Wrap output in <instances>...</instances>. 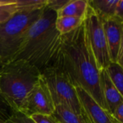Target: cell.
I'll return each instance as SVG.
<instances>
[{
    "label": "cell",
    "instance_id": "6da1fadb",
    "mask_svg": "<svg viewBox=\"0 0 123 123\" xmlns=\"http://www.w3.org/2000/svg\"><path fill=\"white\" fill-rule=\"evenodd\" d=\"M60 62L73 85L82 88L107 111L101 89L100 71L89 43L84 22L63 35Z\"/></svg>",
    "mask_w": 123,
    "mask_h": 123
},
{
    "label": "cell",
    "instance_id": "7a4b0ae2",
    "mask_svg": "<svg viewBox=\"0 0 123 123\" xmlns=\"http://www.w3.org/2000/svg\"><path fill=\"white\" fill-rule=\"evenodd\" d=\"M56 11L45 6L40 17L25 32L11 61L23 60L42 73L58 62L63 35L55 28Z\"/></svg>",
    "mask_w": 123,
    "mask_h": 123
},
{
    "label": "cell",
    "instance_id": "3957f363",
    "mask_svg": "<svg viewBox=\"0 0 123 123\" xmlns=\"http://www.w3.org/2000/svg\"><path fill=\"white\" fill-rule=\"evenodd\" d=\"M40 71L23 60L11 61L0 68V94L12 112H22L28 93L38 81Z\"/></svg>",
    "mask_w": 123,
    "mask_h": 123
},
{
    "label": "cell",
    "instance_id": "277c9868",
    "mask_svg": "<svg viewBox=\"0 0 123 123\" xmlns=\"http://www.w3.org/2000/svg\"><path fill=\"white\" fill-rule=\"evenodd\" d=\"M44 8L20 11L0 24V61L2 63L11 60L25 32L40 17Z\"/></svg>",
    "mask_w": 123,
    "mask_h": 123
},
{
    "label": "cell",
    "instance_id": "5b68a950",
    "mask_svg": "<svg viewBox=\"0 0 123 123\" xmlns=\"http://www.w3.org/2000/svg\"><path fill=\"white\" fill-rule=\"evenodd\" d=\"M41 77L48 86L55 106L63 105L76 114L84 115L76 87L63 68L60 58L55 65L41 73Z\"/></svg>",
    "mask_w": 123,
    "mask_h": 123
},
{
    "label": "cell",
    "instance_id": "8992f818",
    "mask_svg": "<svg viewBox=\"0 0 123 123\" xmlns=\"http://www.w3.org/2000/svg\"><path fill=\"white\" fill-rule=\"evenodd\" d=\"M87 38L99 71L110 63V58L104 30L103 22L99 14L89 5L84 19Z\"/></svg>",
    "mask_w": 123,
    "mask_h": 123
},
{
    "label": "cell",
    "instance_id": "52a82bcc",
    "mask_svg": "<svg viewBox=\"0 0 123 123\" xmlns=\"http://www.w3.org/2000/svg\"><path fill=\"white\" fill-rule=\"evenodd\" d=\"M55 107L48 86L40 76L38 81L28 93L21 112L29 117L35 114L53 115Z\"/></svg>",
    "mask_w": 123,
    "mask_h": 123
},
{
    "label": "cell",
    "instance_id": "ba28073f",
    "mask_svg": "<svg viewBox=\"0 0 123 123\" xmlns=\"http://www.w3.org/2000/svg\"><path fill=\"white\" fill-rule=\"evenodd\" d=\"M111 62L117 63L120 50L123 48V19L111 17L102 19Z\"/></svg>",
    "mask_w": 123,
    "mask_h": 123
},
{
    "label": "cell",
    "instance_id": "9c48e42d",
    "mask_svg": "<svg viewBox=\"0 0 123 123\" xmlns=\"http://www.w3.org/2000/svg\"><path fill=\"white\" fill-rule=\"evenodd\" d=\"M76 91L83 114L89 123H117L111 115L100 107L85 90L81 87H76Z\"/></svg>",
    "mask_w": 123,
    "mask_h": 123
},
{
    "label": "cell",
    "instance_id": "30bf717a",
    "mask_svg": "<svg viewBox=\"0 0 123 123\" xmlns=\"http://www.w3.org/2000/svg\"><path fill=\"white\" fill-rule=\"evenodd\" d=\"M100 83L107 112L111 115L115 108L123 102V94L119 92L112 83L105 69L100 71Z\"/></svg>",
    "mask_w": 123,
    "mask_h": 123
},
{
    "label": "cell",
    "instance_id": "8fae6325",
    "mask_svg": "<svg viewBox=\"0 0 123 123\" xmlns=\"http://www.w3.org/2000/svg\"><path fill=\"white\" fill-rule=\"evenodd\" d=\"M89 6L88 0H68L56 12L57 17H74L84 19Z\"/></svg>",
    "mask_w": 123,
    "mask_h": 123
},
{
    "label": "cell",
    "instance_id": "7c38bea8",
    "mask_svg": "<svg viewBox=\"0 0 123 123\" xmlns=\"http://www.w3.org/2000/svg\"><path fill=\"white\" fill-rule=\"evenodd\" d=\"M26 9L23 0H0V24L6 22L16 13Z\"/></svg>",
    "mask_w": 123,
    "mask_h": 123
},
{
    "label": "cell",
    "instance_id": "4fadbf2b",
    "mask_svg": "<svg viewBox=\"0 0 123 123\" xmlns=\"http://www.w3.org/2000/svg\"><path fill=\"white\" fill-rule=\"evenodd\" d=\"M53 115L58 123H89L84 115L76 114L63 105L55 106Z\"/></svg>",
    "mask_w": 123,
    "mask_h": 123
},
{
    "label": "cell",
    "instance_id": "5bb4252c",
    "mask_svg": "<svg viewBox=\"0 0 123 123\" xmlns=\"http://www.w3.org/2000/svg\"><path fill=\"white\" fill-rule=\"evenodd\" d=\"M119 0H91L89 5L99 14L102 19L115 16V7Z\"/></svg>",
    "mask_w": 123,
    "mask_h": 123
},
{
    "label": "cell",
    "instance_id": "9a60e30c",
    "mask_svg": "<svg viewBox=\"0 0 123 123\" xmlns=\"http://www.w3.org/2000/svg\"><path fill=\"white\" fill-rule=\"evenodd\" d=\"M84 21V19H83L74 17H57L55 20V28L61 35H64L79 27Z\"/></svg>",
    "mask_w": 123,
    "mask_h": 123
},
{
    "label": "cell",
    "instance_id": "2e32d148",
    "mask_svg": "<svg viewBox=\"0 0 123 123\" xmlns=\"http://www.w3.org/2000/svg\"><path fill=\"white\" fill-rule=\"evenodd\" d=\"M112 83L123 94V66L117 63L110 62V63L105 69Z\"/></svg>",
    "mask_w": 123,
    "mask_h": 123
},
{
    "label": "cell",
    "instance_id": "e0dca14e",
    "mask_svg": "<svg viewBox=\"0 0 123 123\" xmlns=\"http://www.w3.org/2000/svg\"><path fill=\"white\" fill-rule=\"evenodd\" d=\"M3 123H35L25 114L21 112H14L3 122Z\"/></svg>",
    "mask_w": 123,
    "mask_h": 123
},
{
    "label": "cell",
    "instance_id": "ac0fdd59",
    "mask_svg": "<svg viewBox=\"0 0 123 123\" xmlns=\"http://www.w3.org/2000/svg\"><path fill=\"white\" fill-rule=\"evenodd\" d=\"M30 117L35 123H58L53 115L35 114L30 115Z\"/></svg>",
    "mask_w": 123,
    "mask_h": 123
},
{
    "label": "cell",
    "instance_id": "d6986e66",
    "mask_svg": "<svg viewBox=\"0 0 123 123\" xmlns=\"http://www.w3.org/2000/svg\"><path fill=\"white\" fill-rule=\"evenodd\" d=\"M111 116L117 123H123V102L115 108Z\"/></svg>",
    "mask_w": 123,
    "mask_h": 123
},
{
    "label": "cell",
    "instance_id": "ffe728a7",
    "mask_svg": "<svg viewBox=\"0 0 123 123\" xmlns=\"http://www.w3.org/2000/svg\"><path fill=\"white\" fill-rule=\"evenodd\" d=\"M10 109L9 108V107L6 105V102H4V99L2 98L1 94H0V112L1 113V115L6 119L10 115L9 112V110Z\"/></svg>",
    "mask_w": 123,
    "mask_h": 123
},
{
    "label": "cell",
    "instance_id": "44dd1931",
    "mask_svg": "<svg viewBox=\"0 0 123 123\" xmlns=\"http://www.w3.org/2000/svg\"><path fill=\"white\" fill-rule=\"evenodd\" d=\"M115 17H117L118 18L123 19V1L119 0L118 3L115 7Z\"/></svg>",
    "mask_w": 123,
    "mask_h": 123
},
{
    "label": "cell",
    "instance_id": "7402d4cb",
    "mask_svg": "<svg viewBox=\"0 0 123 123\" xmlns=\"http://www.w3.org/2000/svg\"><path fill=\"white\" fill-rule=\"evenodd\" d=\"M6 120V118L1 115V113L0 112V123H3V122Z\"/></svg>",
    "mask_w": 123,
    "mask_h": 123
},
{
    "label": "cell",
    "instance_id": "603a6c76",
    "mask_svg": "<svg viewBox=\"0 0 123 123\" xmlns=\"http://www.w3.org/2000/svg\"><path fill=\"white\" fill-rule=\"evenodd\" d=\"M2 64H3V63H1V62L0 61V68L1 67V66H2Z\"/></svg>",
    "mask_w": 123,
    "mask_h": 123
}]
</instances>
